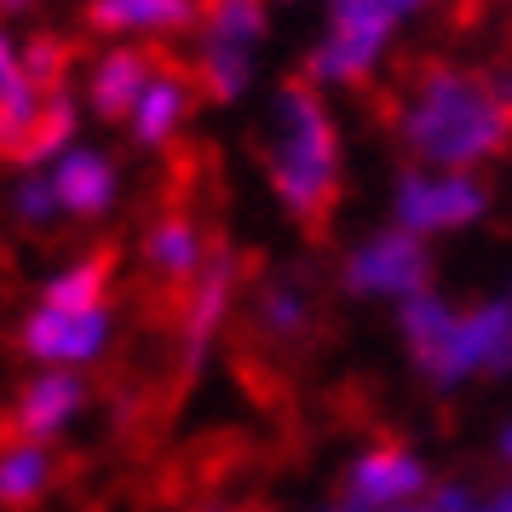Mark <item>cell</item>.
<instances>
[{"label": "cell", "instance_id": "obj_13", "mask_svg": "<svg viewBox=\"0 0 512 512\" xmlns=\"http://www.w3.org/2000/svg\"><path fill=\"white\" fill-rule=\"evenodd\" d=\"M196 104H202V87H196L190 64H173V58H167L162 70H156V81L139 93L133 116L121 121V133H127V144H133L139 156H167V150L190 133Z\"/></svg>", "mask_w": 512, "mask_h": 512}, {"label": "cell", "instance_id": "obj_19", "mask_svg": "<svg viewBox=\"0 0 512 512\" xmlns=\"http://www.w3.org/2000/svg\"><path fill=\"white\" fill-rule=\"evenodd\" d=\"M58 489V443H0V512H35Z\"/></svg>", "mask_w": 512, "mask_h": 512}, {"label": "cell", "instance_id": "obj_12", "mask_svg": "<svg viewBox=\"0 0 512 512\" xmlns=\"http://www.w3.org/2000/svg\"><path fill=\"white\" fill-rule=\"evenodd\" d=\"M87 374L75 369H29L18 380V392L6 403V432L12 438H35V443H58L70 438L81 415H87Z\"/></svg>", "mask_w": 512, "mask_h": 512}, {"label": "cell", "instance_id": "obj_2", "mask_svg": "<svg viewBox=\"0 0 512 512\" xmlns=\"http://www.w3.org/2000/svg\"><path fill=\"white\" fill-rule=\"evenodd\" d=\"M259 173L265 190L294 225L317 231L340 208L346 190V133L334 93L311 87L305 75L271 87L265 116H259Z\"/></svg>", "mask_w": 512, "mask_h": 512}, {"label": "cell", "instance_id": "obj_18", "mask_svg": "<svg viewBox=\"0 0 512 512\" xmlns=\"http://www.w3.org/2000/svg\"><path fill=\"white\" fill-rule=\"evenodd\" d=\"M41 110H47V87L24 64V35L0 24V162H24Z\"/></svg>", "mask_w": 512, "mask_h": 512}, {"label": "cell", "instance_id": "obj_25", "mask_svg": "<svg viewBox=\"0 0 512 512\" xmlns=\"http://www.w3.org/2000/svg\"><path fill=\"white\" fill-rule=\"evenodd\" d=\"M323 512H369V507H351V501H334V507ZM397 512H432V501H420V507H397Z\"/></svg>", "mask_w": 512, "mask_h": 512}, {"label": "cell", "instance_id": "obj_7", "mask_svg": "<svg viewBox=\"0 0 512 512\" xmlns=\"http://www.w3.org/2000/svg\"><path fill=\"white\" fill-rule=\"evenodd\" d=\"M340 294L357 305H403L426 294V288H438V254H432V242L415 231H403V225H374L351 242L346 254H340Z\"/></svg>", "mask_w": 512, "mask_h": 512}, {"label": "cell", "instance_id": "obj_11", "mask_svg": "<svg viewBox=\"0 0 512 512\" xmlns=\"http://www.w3.org/2000/svg\"><path fill=\"white\" fill-rule=\"evenodd\" d=\"M52 190H58V208L70 225H104L121 213V196H127V173H121V156L110 144L81 139L70 144L58 162H47Z\"/></svg>", "mask_w": 512, "mask_h": 512}, {"label": "cell", "instance_id": "obj_14", "mask_svg": "<svg viewBox=\"0 0 512 512\" xmlns=\"http://www.w3.org/2000/svg\"><path fill=\"white\" fill-rule=\"evenodd\" d=\"M162 64H167V58L156 47H139V41H104V47L87 58V70H81L87 116L121 127V121L133 116L139 93L156 81V70H162Z\"/></svg>", "mask_w": 512, "mask_h": 512}, {"label": "cell", "instance_id": "obj_10", "mask_svg": "<svg viewBox=\"0 0 512 512\" xmlns=\"http://www.w3.org/2000/svg\"><path fill=\"white\" fill-rule=\"evenodd\" d=\"M432 489H438L432 461L403 438H374V443H363V449H351L346 472H340V501L369 507V512L420 507Z\"/></svg>", "mask_w": 512, "mask_h": 512}, {"label": "cell", "instance_id": "obj_17", "mask_svg": "<svg viewBox=\"0 0 512 512\" xmlns=\"http://www.w3.org/2000/svg\"><path fill=\"white\" fill-rule=\"evenodd\" d=\"M213 248H219V242L202 231L196 213L167 208V213H156V219L144 225L139 265H144V277L156 282V288H190V282L202 277V265H208Z\"/></svg>", "mask_w": 512, "mask_h": 512}, {"label": "cell", "instance_id": "obj_30", "mask_svg": "<svg viewBox=\"0 0 512 512\" xmlns=\"http://www.w3.org/2000/svg\"><path fill=\"white\" fill-rule=\"evenodd\" d=\"M507 93H512V75H507Z\"/></svg>", "mask_w": 512, "mask_h": 512}, {"label": "cell", "instance_id": "obj_29", "mask_svg": "<svg viewBox=\"0 0 512 512\" xmlns=\"http://www.w3.org/2000/svg\"><path fill=\"white\" fill-rule=\"evenodd\" d=\"M277 6H300V0H277Z\"/></svg>", "mask_w": 512, "mask_h": 512}, {"label": "cell", "instance_id": "obj_22", "mask_svg": "<svg viewBox=\"0 0 512 512\" xmlns=\"http://www.w3.org/2000/svg\"><path fill=\"white\" fill-rule=\"evenodd\" d=\"M6 219L29 236H52L58 225H70L58 208V190H52L47 167H18V179L6 185Z\"/></svg>", "mask_w": 512, "mask_h": 512}, {"label": "cell", "instance_id": "obj_26", "mask_svg": "<svg viewBox=\"0 0 512 512\" xmlns=\"http://www.w3.org/2000/svg\"><path fill=\"white\" fill-rule=\"evenodd\" d=\"M495 449H501V461L512 466V420H507V426H501V438H495Z\"/></svg>", "mask_w": 512, "mask_h": 512}, {"label": "cell", "instance_id": "obj_28", "mask_svg": "<svg viewBox=\"0 0 512 512\" xmlns=\"http://www.w3.org/2000/svg\"><path fill=\"white\" fill-rule=\"evenodd\" d=\"M501 294H507V300H512V277H507V288H501Z\"/></svg>", "mask_w": 512, "mask_h": 512}, {"label": "cell", "instance_id": "obj_15", "mask_svg": "<svg viewBox=\"0 0 512 512\" xmlns=\"http://www.w3.org/2000/svg\"><path fill=\"white\" fill-rule=\"evenodd\" d=\"M248 334L271 351H294L317 328V288L300 271H271L248 288Z\"/></svg>", "mask_w": 512, "mask_h": 512}, {"label": "cell", "instance_id": "obj_9", "mask_svg": "<svg viewBox=\"0 0 512 512\" xmlns=\"http://www.w3.org/2000/svg\"><path fill=\"white\" fill-rule=\"evenodd\" d=\"M242 300H248V277H242L236 248H213L208 265H202V277L185 288V305H179V346H173L179 380H202L208 374L213 351L231 334Z\"/></svg>", "mask_w": 512, "mask_h": 512}, {"label": "cell", "instance_id": "obj_23", "mask_svg": "<svg viewBox=\"0 0 512 512\" xmlns=\"http://www.w3.org/2000/svg\"><path fill=\"white\" fill-rule=\"evenodd\" d=\"M24 64H29V75H35L41 87H64L70 70H75V52H70L64 35H52V29H29L24 35Z\"/></svg>", "mask_w": 512, "mask_h": 512}, {"label": "cell", "instance_id": "obj_21", "mask_svg": "<svg viewBox=\"0 0 512 512\" xmlns=\"http://www.w3.org/2000/svg\"><path fill=\"white\" fill-rule=\"evenodd\" d=\"M81 139H87V98H81V87H70V81L64 87H47V110L35 121V139H29L18 167H47Z\"/></svg>", "mask_w": 512, "mask_h": 512}, {"label": "cell", "instance_id": "obj_1", "mask_svg": "<svg viewBox=\"0 0 512 512\" xmlns=\"http://www.w3.org/2000/svg\"><path fill=\"white\" fill-rule=\"evenodd\" d=\"M392 139L403 162L489 173L512 156V93L507 75L461 58L420 64L392 98Z\"/></svg>", "mask_w": 512, "mask_h": 512}, {"label": "cell", "instance_id": "obj_4", "mask_svg": "<svg viewBox=\"0 0 512 512\" xmlns=\"http://www.w3.org/2000/svg\"><path fill=\"white\" fill-rule=\"evenodd\" d=\"M317 35L305 41L300 75L323 93H363L392 70L403 35L438 0H317Z\"/></svg>", "mask_w": 512, "mask_h": 512}, {"label": "cell", "instance_id": "obj_20", "mask_svg": "<svg viewBox=\"0 0 512 512\" xmlns=\"http://www.w3.org/2000/svg\"><path fill=\"white\" fill-rule=\"evenodd\" d=\"M35 300H47V305H110L116 300V254L87 248V254L52 265L47 277H41V288H35Z\"/></svg>", "mask_w": 512, "mask_h": 512}, {"label": "cell", "instance_id": "obj_16", "mask_svg": "<svg viewBox=\"0 0 512 512\" xmlns=\"http://www.w3.org/2000/svg\"><path fill=\"white\" fill-rule=\"evenodd\" d=\"M202 0H81V24L98 41H139V47H162L196 29Z\"/></svg>", "mask_w": 512, "mask_h": 512}, {"label": "cell", "instance_id": "obj_24", "mask_svg": "<svg viewBox=\"0 0 512 512\" xmlns=\"http://www.w3.org/2000/svg\"><path fill=\"white\" fill-rule=\"evenodd\" d=\"M41 0H0V18H29Z\"/></svg>", "mask_w": 512, "mask_h": 512}, {"label": "cell", "instance_id": "obj_27", "mask_svg": "<svg viewBox=\"0 0 512 512\" xmlns=\"http://www.w3.org/2000/svg\"><path fill=\"white\" fill-rule=\"evenodd\" d=\"M432 512H438V507H432ZM461 512H501V507H495V495H489V501L478 495V501H472V507H461Z\"/></svg>", "mask_w": 512, "mask_h": 512}, {"label": "cell", "instance_id": "obj_3", "mask_svg": "<svg viewBox=\"0 0 512 512\" xmlns=\"http://www.w3.org/2000/svg\"><path fill=\"white\" fill-rule=\"evenodd\" d=\"M403 357L426 392H466L478 380H507L512 374V300H449L443 288H426L392 311Z\"/></svg>", "mask_w": 512, "mask_h": 512}, {"label": "cell", "instance_id": "obj_8", "mask_svg": "<svg viewBox=\"0 0 512 512\" xmlns=\"http://www.w3.org/2000/svg\"><path fill=\"white\" fill-rule=\"evenodd\" d=\"M121 317L116 300L110 305H47L35 300L12 328V346L24 357L29 369H75L87 374L98 369L110 351H116Z\"/></svg>", "mask_w": 512, "mask_h": 512}, {"label": "cell", "instance_id": "obj_6", "mask_svg": "<svg viewBox=\"0 0 512 512\" xmlns=\"http://www.w3.org/2000/svg\"><path fill=\"white\" fill-rule=\"evenodd\" d=\"M495 208V190L484 173H461V167H420L403 162L397 167L392 190H386V219L403 231L443 242V236H466L478 231Z\"/></svg>", "mask_w": 512, "mask_h": 512}, {"label": "cell", "instance_id": "obj_5", "mask_svg": "<svg viewBox=\"0 0 512 512\" xmlns=\"http://www.w3.org/2000/svg\"><path fill=\"white\" fill-rule=\"evenodd\" d=\"M277 35V0H202L190 29V75L208 104H248Z\"/></svg>", "mask_w": 512, "mask_h": 512}]
</instances>
